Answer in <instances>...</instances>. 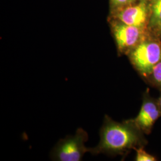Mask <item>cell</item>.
I'll return each instance as SVG.
<instances>
[{
	"label": "cell",
	"mask_w": 161,
	"mask_h": 161,
	"mask_svg": "<svg viewBox=\"0 0 161 161\" xmlns=\"http://www.w3.org/2000/svg\"><path fill=\"white\" fill-rule=\"evenodd\" d=\"M152 74L156 82L161 86V60L155 66Z\"/></svg>",
	"instance_id": "9"
},
{
	"label": "cell",
	"mask_w": 161,
	"mask_h": 161,
	"mask_svg": "<svg viewBox=\"0 0 161 161\" xmlns=\"http://www.w3.org/2000/svg\"><path fill=\"white\" fill-rule=\"evenodd\" d=\"M138 141V134L131 125L117 123L107 117L100 131L99 144L90 148L89 152L92 155L121 153L133 147Z\"/></svg>",
	"instance_id": "1"
},
{
	"label": "cell",
	"mask_w": 161,
	"mask_h": 161,
	"mask_svg": "<svg viewBox=\"0 0 161 161\" xmlns=\"http://www.w3.org/2000/svg\"><path fill=\"white\" fill-rule=\"evenodd\" d=\"M160 104H161V100H160Z\"/></svg>",
	"instance_id": "12"
},
{
	"label": "cell",
	"mask_w": 161,
	"mask_h": 161,
	"mask_svg": "<svg viewBox=\"0 0 161 161\" xmlns=\"http://www.w3.org/2000/svg\"><path fill=\"white\" fill-rule=\"evenodd\" d=\"M135 1V0H130L129 2H132V1Z\"/></svg>",
	"instance_id": "11"
},
{
	"label": "cell",
	"mask_w": 161,
	"mask_h": 161,
	"mask_svg": "<svg viewBox=\"0 0 161 161\" xmlns=\"http://www.w3.org/2000/svg\"><path fill=\"white\" fill-rule=\"evenodd\" d=\"M137 155L136 160L137 161H156V158L147 153L144 149L142 148L137 149H136Z\"/></svg>",
	"instance_id": "8"
},
{
	"label": "cell",
	"mask_w": 161,
	"mask_h": 161,
	"mask_svg": "<svg viewBox=\"0 0 161 161\" xmlns=\"http://www.w3.org/2000/svg\"><path fill=\"white\" fill-rule=\"evenodd\" d=\"M132 64L143 76L152 74L155 66L161 60V47L156 42H144L130 54Z\"/></svg>",
	"instance_id": "3"
},
{
	"label": "cell",
	"mask_w": 161,
	"mask_h": 161,
	"mask_svg": "<svg viewBox=\"0 0 161 161\" xmlns=\"http://www.w3.org/2000/svg\"><path fill=\"white\" fill-rule=\"evenodd\" d=\"M88 140L87 132L82 128L78 129L74 135L68 136L58 142L51 152V159L58 161H81L90 150L85 145Z\"/></svg>",
	"instance_id": "2"
},
{
	"label": "cell",
	"mask_w": 161,
	"mask_h": 161,
	"mask_svg": "<svg viewBox=\"0 0 161 161\" xmlns=\"http://www.w3.org/2000/svg\"><path fill=\"white\" fill-rule=\"evenodd\" d=\"M147 17V9L144 3L136 6H128L117 14V17L122 23L128 25L142 27Z\"/></svg>",
	"instance_id": "5"
},
{
	"label": "cell",
	"mask_w": 161,
	"mask_h": 161,
	"mask_svg": "<svg viewBox=\"0 0 161 161\" xmlns=\"http://www.w3.org/2000/svg\"><path fill=\"white\" fill-rule=\"evenodd\" d=\"M152 23L155 26H161V0L153 1Z\"/></svg>",
	"instance_id": "7"
},
{
	"label": "cell",
	"mask_w": 161,
	"mask_h": 161,
	"mask_svg": "<svg viewBox=\"0 0 161 161\" xmlns=\"http://www.w3.org/2000/svg\"><path fill=\"white\" fill-rule=\"evenodd\" d=\"M112 4L115 6H121L129 2L130 0H110Z\"/></svg>",
	"instance_id": "10"
},
{
	"label": "cell",
	"mask_w": 161,
	"mask_h": 161,
	"mask_svg": "<svg viewBox=\"0 0 161 161\" xmlns=\"http://www.w3.org/2000/svg\"><path fill=\"white\" fill-rule=\"evenodd\" d=\"M159 116V112L155 104L150 101H145L134 123L139 128L147 131L153 126Z\"/></svg>",
	"instance_id": "6"
},
{
	"label": "cell",
	"mask_w": 161,
	"mask_h": 161,
	"mask_svg": "<svg viewBox=\"0 0 161 161\" xmlns=\"http://www.w3.org/2000/svg\"><path fill=\"white\" fill-rule=\"evenodd\" d=\"M112 32L117 46L121 52L132 48L137 44L140 37V28L121 22L113 23Z\"/></svg>",
	"instance_id": "4"
}]
</instances>
